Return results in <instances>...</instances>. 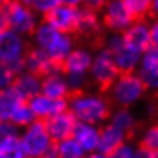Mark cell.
Listing matches in <instances>:
<instances>
[{
  "instance_id": "6da1fadb",
  "label": "cell",
  "mask_w": 158,
  "mask_h": 158,
  "mask_svg": "<svg viewBox=\"0 0 158 158\" xmlns=\"http://www.w3.org/2000/svg\"><path fill=\"white\" fill-rule=\"evenodd\" d=\"M68 109L75 117L77 121L103 124L110 115V103L105 95L91 94V92H72L68 98Z\"/></svg>"
},
{
  "instance_id": "7a4b0ae2",
  "label": "cell",
  "mask_w": 158,
  "mask_h": 158,
  "mask_svg": "<svg viewBox=\"0 0 158 158\" xmlns=\"http://www.w3.org/2000/svg\"><path fill=\"white\" fill-rule=\"evenodd\" d=\"M20 151L23 157L28 158H57L55 143L49 137L43 120L35 118L31 124L23 127V132L19 135Z\"/></svg>"
},
{
  "instance_id": "3957f363",
  "label": "cell",
  "mask_w": 158,
  "mask_h": 158,
  "mask_svg": "<svg viewBox=\"0 0 158 158\" xmlns=\"http://www.w3.org/2000/svg\"><path fill=\"white\" fill-rule=\"evenodd\" d=\"M34 37V43L37 48L43 49L54 61L60 63L64 60V57L74 49V39L72 34L61 32L55 29L45 20L39 23L31 34Z\"/></svg>"
},
{
  "instance_id": "277c9868",
  "label": "cell",
  "mask_w": 158,
  "mask_h": 158,
  "mask_svg": "<svg viewBox=\"0 0 158 158\" xmlns=\"http://www.w3.org/2000/svg\"><path fill=\"white\" fill-rule=\"evenodd\" d=\"M110 100L117 106L129 107L141 100L146 92V86L138 74L134 72H120L117 78L109 86Z\"/></svg>"
},
{
  "instance_id": "5b68a950",
  "label": "cell",
  "mask_w": 158,
  "mask_h": 158,
  "mask_svg": "<svg viewBox=\"0 0 158 158\" xmlns=\"http://www.w3.org/2000/svg\"><path fill=\"white\" fill-rule=\"evenodd\" d=\"M0 11L6 19L8 28L23 37L31 35L39 25V15L22 0H5L0 6Z\"/></svg>"
},
{
  "instance_id": "8992f818",
  "label": "cell",
  "mask_w": 158,
  "mask_h": 158,
  "mask_svg": "<svg viewBox=\"0 0 158 158\" xmlns=\"http://www.w3.org/2000/svg\"><path fill=\"white\" fill-rule=\"evenodd\" d=\"M28 51L23 35L6 28L0 32V63L9 66L15 74L25 69V54Z\"/></svg>"
},
{
  "instance_id": "52a82bcc",
  "label": "cell",
  "mask_w": 158,
  "mask_h": 158,
  "mask_svg": "<svg viewBox=\"0 0 158 158\" xmlns=\"http://www.w3.org/2000/svg\"><path fill=\"white\" fill-rule=\"evenodd\" d=\"M118 69L115 66V61L107 49H102L92 57V63L89 68L91 80L100 88V91H107L112 81L118 75Z\"/></svg>"
},
{
  "instance_id": "ba28073f",
  "label": "cell",
  "mask_w": 158,
  "mask_h": 158,
  "mask_svg": "<svg viewBox=\"0 0 158 158\" xmlns=\"http://www.w3.org/2000/svg\"><path fill=\"white\" fill-rule=\"evenodd\" d=\"M106 49L112 55L118 72H134V71H137L141 54H138V52H135L134 49H131L123 42V37H121L120 32H114L107 39Z\"/></svg>"
},
{
  "instance_id": "9c48e42d",
  "label": "cell",
  "mask_w": 158,
  "mask_h": 158,
  "mask_svg": "<svg viewBox=\"0 0 158 158\" xmlns=\"http://www.w3.org/2000/svg\"><path fill=\"white\" fill-rule=\"evenodd\" d=\"M102 20L105 26L112 32H123L132 22L134 17L126 9L121 0H107L106 5L102 8Z\"/></svg>"
},
{
  "instance_id": "30bf717a",
  "label": "cell",
  "mask_w": 158,
  "mask_h": 158,
  "mask_svg": "<svg viewBox=\"0 0 158 158\" xmlns=\"http://www.w3.org/2000/svg\"><path fill=\"white\" fill-rule=\"evenodd\" d=\"M77 14H78V6L58 3L55 8H52L49 12H46L43 15V19L46 23H49L55 29H58L61 32L72 34V32H75Z\"/></svg>"
},
{
  "instance_id": "8fae6325",
  "label": "cell",
  "mask_w": 158,
  "mask_h": 158,
  "mask_svg": "<svg viewBox=\"0 0 158 158\" xmlns=\"http://www.w3.org/2000/svg\"><path fill=\"white\" fill-rule=\"evenodd\" d=\"M23 64H25V71L34 72L40 77H45V75L54 74V72H61V64L54 61L43 49H40L37 46L26 51Z\"/></svg>"
},
{
  "instance_id": "7c38bea8",
  "label": "cell",
  "mask_w": 158,
  "mask_h": 158,
  "mask_svg": "<svg viewBox=\"0 0 158 158\" xmlns=\"http://www.w3.org/2000/svg\"><path fill=\"white\" fill-rule=\"evenodd\" d=\"M137 69L146 89L158 91V48L151 45L144 52H141Z\"/></svg>"
},
{
  "instance_id": "4fadbf2b",
  "label": "cell",
  "mask_w": 158,
  "mask_h": 158,
  "mask_svg": "<svg viewBox=\"0 0 158 158\" xmlns=\"http://www.w3.org/2000/svg\"><path fill=\"white\" fill-rule=\"evenodd\" d=\"M43 123H45V127H46L49 137L52 138V141L57 143V141L64 140V138L72 135V131L77 124V120L71 114V110L66 109V110H61L52 117L43 120Z\"/></svg>"
},
{
  "instance_id": "5bb4252c",
  "label": "cell",
  "mask_w": 158,
  "mask_h": 158,
  "mask_svg": "<svg viewBox=\"0 0 158 158\" xmlns=\"http://www.w3.org/2000/svg\"><path fill=\"white\" fill-rule=\"evenodd\" d=\"M123 42L134 49L135 52H144L151 46V34H149V25L144 20H134L123 32H121Z\"/></svg>"
},
{
  "instance_id": "9a60e30c",
  "label": "cell",
  "mask_w": 158,
  "mask_h": 158,
  "mask_svg": "<svg viewBox=\"0 0 158 158\" xmlns=\"http://www.w3.org/2000/svg\"><path fill=\"white\" fill-rule=\"evenodd\" d=\"M92 54L85 48H74L61 61V72L64 75H89V68L92 63Z\"/></svg>"
},
{
  "instance_id": "2e32d148",
  "label": "cell",
  "mask_w": 158,
  "mask_h": 158,
  "mask_svg": "<svg viewBox=\"0 0 158 158\" xmlns=\"http://www.w3.org/2000/svg\"><path fill=\"white\" fill-rule=\"evenodd\" d=\"M28 105L31 107L32 114L39 120H46L55 114L68 109V98H52L45 94H37L32 98L28 100Z\"/></svg>"
},
{
  "instance_id": "e0dca14e",
  "label": "cell",
  "mask_w": 158,
  "mask_h": 158,
  "mask_svg": "<svg viewBox=\"0 0 158 158\" xmlns=\"http://www.w3.org/2000/svg\"><path fill=\"white\" fill-rule=\"evenodd\" d=\"M126 138L127 135L123 131L107 123L103 127H100V138H98V144H97L94 155L95 157H112L117 148L123 141H126Z\"/></svg>"
},
{
  "instance_id": "ac0fdd59",
  "label": "cell",
  "mask_w": 158,
  "mask_h": 158,
  "mask_svg": "<svg viewBox=\"0 0 158 158\" xmlns=\"http://www.w3.org/2000/svg\"><path fill=\"white\" fill-rule=\"evenodd\" d=\"M19 127L9 121H0V158H22Z\"/></svg>"
},
{
  "instance_id": "d6986e66",
  "label": "cell",
  "mask_w": 158,
  "mask_h": 158,
  "mask_svg": "<svg viewBox=\"0 0 158 158\" xmlns=\"http://www.w3.org/2000/svg\"><path fill=\"white\" fill-rule=\"evenodd\" d=\"M71 137L80 144V148L85 151L86 155H94L100 138V127L97 124L77 121Z\"/></svg>"
},
{
  "instance_id": "ffe728a7",
  "label": "cell",
  "mask_w": 158,
  "mask_h": 158,
  "mask_svg": "<svg viewBox=\"0 0 158 158\" xmlns=\"http://www.w3.org/2000/svg\"><path fill=\"white\" fill-rule=\"evenodd\" d=\"M12 88L15 89V92L23 98V100H29L34 95L40 94L42 89V77L29 72V71H22L15 75L14 81H12Z\"/></svg>"
},
{
  "instance_id": "44dd1931",
  "label": "cell",
  "mask_w": 158,
  "mask_h": 158,
  "mask_svg": "<svg viewBox=\"0 0 158 158\" xmlns=\"http://www.w3.org/2000/svg\"><path fill=\"white\" fill-rule=\"evenodd\" d=\"M40 92L52 98H69V95L72 94L63 72H54L42 77Z\"/></svg>"
},
{
  "instance_id": "7402d4cb",
  "label": "cell",
  "mask_w": 158,
  "mask_h": 158,
  "mask_svg": "<svg viewBox=\"0 0 158 158\" xmlns=\"http://www.w3.org/2000/svg\"><path fill=\"white\" fill-rule=\"evenodd\" d=\"M98 29H100V17L97 11L88 6H78L75 32L81 35H92V34H97Z\"/></svg>"
},
{
  "instance_id": "603a6c76",
  "label": "cell",
  "mask_w": 158,
  "mask_h": 158,
  "mask_svg": "<svg viewBox=\"0 0 158 158\" xmlns=\"http://www.w3.org/2000/svg\"><path fill=\"white\" fill-rule=\"evenodd\" d=\"M23 102V98L15 92L12 86L0 89V121H9L14 109Z\"/></svg>"
},
{
  "instance_id": "cb8c5ba5",
  "label": "cell",
  "mask_w": 158,
  "mask_h": 158,
  "mask_svg": "<svg viewBox=\"0 0 158 158\" xmlns=\"http://www.w3.org/2000/svg\"><path fill=\"white\" fill-rule=\"evenodd\" d=\"M107 120H109L110 124H114L115 127H118L120 131H123L126 135H129L134 131V127H135V118H134L132 112L127 107H121L120 106L114 114L110 112V115H109Z\"/></svg>"
},
{
  "instance_id": "d4e9b609",
  "label": "cell",
  "mask_w": 158,
  "mask_h": 158,
  "mask_svg": "<svg viewBox=\"0 0 158 158\" xmlns=\"http://www.w3.org/2000/svg\"><path fill=\"white\" fill-rule=\"evenodd\" d=\"M157 151H158V126H151L141 135L138 157H154Z\"/></svg>"
},
{
  "instance_id": "484cf974",
  "label": "cell",
  "mask_w": 158,
  "mask_h": 158,
  "mask_svg": "<svg viewBox=\"0 0 158 158\" xmlns=\"http://www.w3.org/2000/svg\"><path fill=\"white\" fill-rule=\"evenodd\" d=\"M55 152H57V157L60 158H81L86 157L85 151L80 148V144L72 138V137H68L64 140H60L55 143Z\"/></svg>"
},
{
  "instance_id": "4316f807",
  "label": "cell",
  "mask_w": 158,
  "mask_h": 158,
  "mask_svg": "<svg viewBox=\"0 0 158 158\" xmlns=\"http://www.w3.org/2000/svg\"><path fill=\"white\" fill-rule=\"evenodd\" d=\"M34 120H35V115L32 114V110H31V107H29L26 100H23L20 105L17 106V107L14 109V112L11 114V117H9V123L14 124V126L19 127V129L26 127V126L31 124Z\"/></svg>"
},
{
  "instance_id": "83f0119b",
  "label": "cell",
  "mask_w": 158,
  "mask_h": 158,
  "mask_svg": "<svg viewBox=\"0 0 158 158\" xmlns=\"http://www.w3.org/2000/svg\"><path fill=\"white\" fill-rule=\"evenodd\" d=\"M134 20H144L151 14L152 0H121Z\"/></svg>"
},
{
  "instance_id": "f1b7e54d",
  "label": "cell",
  "mask_w": 158,
  "mask_h": 158,
  "mask_svg": "<svg viewBox=\"0 0 158 158\" xmlns=\"http://www.w3.org/2000/svg\"><path fill=\"white\" fill-rule=\"evenodd\" d=\"M22 2L29 5L37 15H45L60 3V0H22Z\"/></svg>"
},
{
  "instance_id": "f546056e",
  "label": "cell",
  "mask_w": 158,
  "mask_h": 158,
  "mask_svg": "<svg viewBox=\"0 0 158 158\" xmlns=\"http://www.w3.org/2000/svg\"><path fill=\"white\" fill-rule=\"evenodd\" d=\"M112 157L114 158H135V157H138V149L135 146H132L131 143L123 141L117 148V151L114 152Z\"/></svg>"
},
{
  "instance_id": "4dcf8cb0",
  "label": "cell",
  "mask_w": 158,
  "mask_h": 158,
  "mask_svg": "<svg viewBox=\"0 0 158 158\" xmlns=\"http://www.w3.org/2000/svg\"><path fill=\"white\" fill-rule=\"evenodd\" d=\"M15 75H17V74H15L9 66L0 63V89L12 86V81H14Z\"/></svg>"
},
{
  "instance_id": "1f68e13d",
  "label": "cell",
  "mask_w": 158,
  "mask_h": 158,
  "mask_svg": "<svg viewBox=\"0 0 158 158\" xmlns=\"http://www.w3.org/2000/svg\"><path fill=\"white\" fill-rule=\"evenodd\" d=\"M149 34H151V45L158 48V19H154V22L149 25Z\"/></svg>"
},
{
  "instance_id": "d6a6232c",
  "label": "cell",
  "mask_w": 158,
  "mask_h": 158,
  "mask_svg": "<svg viewBox=\"0 0 158 158\" xmlns=\"http://www.w3.org/2000/svg\"><path fill=\"white\" fill-rule=\"evenodd\" d=\"M107 0H83V6H88L94 11H102V8L106 5Z\"/></svg>"
},
{
  "instance_id": "836d02e7",
  "label": "cell",
  "mask_w": 158,
  "mask_h": 158,
  "mask_svg": "<svg viewBox=\"0 0 158 158\" xmlns=\"http://www.w3.org/2000/svg\"><path fill=\"white\" fill-rule=\"evenodd\" d=\"M151 15L154 19H158V0H152V5H151Z\"/></svg>"
},
{
  "instance_id": "e575fe53",
  "label": "cell",
  "mask_w": 158,
  "mask_h": 158,
  "mask_svg": "<svg viewBox=\"0 0 158 158\" xmlns=\"http://www.w3.org/2000/svg\"><path fill=\"white\" fill-rule=\"evenodd\" d=\"M60 3L71 5V6H81L83 5V0H60Z\"/></svg>"
},
{
  "instance_id": "d590c367",
  "label": "cell",
  "mask_w": 158,
  "mask_h": 158,
  "mask_svg": "<svg viewBox=\"0 0 158 158\" xmlns=\"http://www.w3.org/2000/svg\"><path fill=\"white\" fill-rule=\"evenodd\" d=\"M8 28V23H6V19H5V15H3V12L0 11V32L2 31H5Z\"/></svg>"
},
{
  "instance_id": "8d00e7d4",
  "label": "cell",
  "mask_w": 158,
  "mask_h": 158,
  "mask_svg": "<svg viewBox=\"0 0 158 158\" xmlns=\"http://www.w3.org/2000/svg\"><path fill=\"white\" fill-rule=\"evenodd\" d=\"M3 2H5V0H0V6H2V5H3Z\"/></svg>"
},
{
  "instance_id": "74e56055",
  "label": "cell",
  "mask_w": 158,
  "mask_h": 158,
  "mask_svg": "<svg viewBox=\"0 0 158 158\" xmlns=\"http://www.w3.org/2000/svg\"><path fill=\"white\" fill-rule=\"evenodd\" d=\"M154 157H158V151H157V152H155V155H154Z\"/></svg>"
},
{
  "instance_id": "f35d334b",
  "label": "cell",
  "mask_w": 158,
  "mask_h": 158,
  "mask_svg": "<svg viewBox=\"0 0 158 158\" xmlns=\"http://www.w3.org/2000/svg\"><path fill=\"white\" fill-rule=\"evenodd\" d=\"M157 126H158V124H157Z\"/></svg>"
}]
</instances>
